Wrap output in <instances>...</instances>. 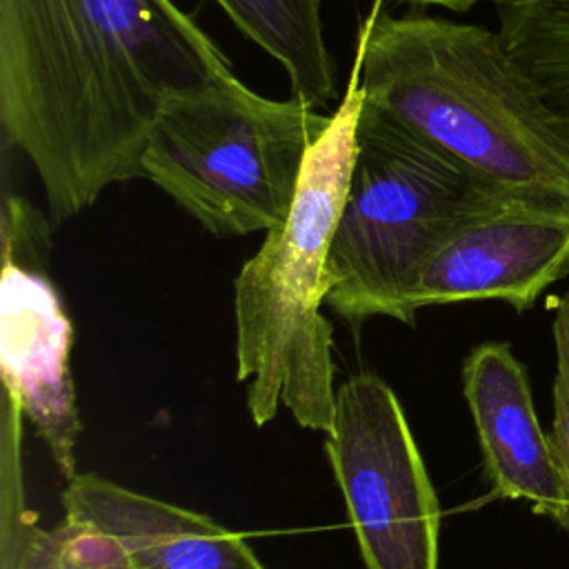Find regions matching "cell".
Masks as SVG:
<instances>
[{
    "mask_svg": "<svg viewBox=\"0 0 569 569\" xmlns=\"http://www.w3.org/2000/svg\"><path fill=\"white\" fill-rule=\"evenodd\" d=\"M49 227L33 207L4 198L0 276V369L9 402L47 445L60 473L76 471L80 416L71 373L73 325L60 291L47 276L40 244Z\"/></svg>",
    "mask_w": 569,
    "mask_h": 569,
    "instance_id": "obj_7",
    "label": "cell"
},
{
    "mask_svg": "<svg viewBox=\"0 0 569 569\" xmlns=\"http://www.w3.org/2000/svg\"><path fill=\"white\" fill-rule=\"evenodd\" d=\"M569 273V202L491 191L425 260L411 311L460 300H502L516 311Z\"/></svg>",
    "mask_w": 569,
    "mask_h": 569,
    "instance_id": "obj_8",
    "label": "cell"
},
{
    "mask_svg": "<svg viewBox=\"0 0 569 569\" xmlns=\"http://www.w3.org/2000/svg\"><path fill=\"white\" fill-rule=\"evenodd\" d=\"M553 347H556V378H553V425L551 447L567 487L569 500V287L556 305L553 316ZM562 529L569 533V511Z\"/></svg>",
    "mask_w": 569,
    "mask_h": 569,
    "instance_id": "obj_13",
    "label": "cell"
},
{
    "mask_svg": "<svg viewBox=\"0 0 569 569\" xmlns=\"http://www.w3.org/2000/svg\"><path fill=\"white\" fill-rule=\"evenodd\" d=\"M353 67L367 102L482 182L569 202V118L549 104L498 31L371 11L358 31Z\"/></svg>",
    "mask_w": 569,
    "mask_h": 569,
    "instance_id": "obj_2",
    "label": "cell"
},
{
    "mask_svg": "<svg viewBox=\"0 0 569 569\" xmlns=\"http://www.w3.org/2000/svg\"><path fill=\"white\" fill-rule=\"evenodd\" d=\"M362 107L358 69L309 149L293 200L233 280L236 378L256 427L287 409L327 433L336 405L333 325L322 313L327 258L349 189Z\"/></svg>",
    "mask_w": 569,
    "mask_h": 569,
    "instance_id": "obj_3",
    "label": "cell"
},
{
    "mask_svg": "<svg viewBox=\"0 0 569 569\" xmlns=\"http://www.w3.org/2000/svg\"><path fill=\"white\" fill-rule=\"evenodd\" d=\"M329 122L316 107L264 98L229 71L164 102L147 136L142 178L213 236L269 231Z\"/></svg>",
    "mask_w": 569,
    "mask_h": 569,
    "instance_id": "obj_5",
    "label": "cell"
},
{
    "mask_svg": "<svg viewBox=\"0 0 569 569\" xmlns=\"http://www.w3.org/2000/svg\"><path fill=\"white\" fill-rule=\"evenodd\" d=\"M64 518L116 540L129 569H264L244 536L213 518L78 473L62 491Z\"/></svg>",
    "mask_w": 569,
    "mask_h": 569,
    "instance_id": "obj_10",
    "label": "cell"
},
{
    "mask_svg": "<svg viewBox=\"0 0 569 569\" xmlns=\"http://www.w3.org/2000/svg\"><path fill=\"white\" fill-rule=\"evenodd\" d=\"M398 2H411V4H433V7H445L449 11H469L473 4L485 2V0H398Z\"/></svg>",
    "mask_w": 569,
    "mask_h": 569,
    "instance_id": "obj_14",
    "label": "cell"
},
{
    "mask_svg": "<svg viewBox=\"0 0 569 569\" xmlns=\"http://www.w3.org/2000/svg\"><path fill=\"white\" fill-rule=\"evenodd\" d=\"M100 569H129L127 565H116V567H100Z\"/></svg>",
    "mask_w": 569,
    "mask_h": 569,
    "instance_id": "obj_15",
    "label": "cell"
},
{
    "mask_svg": "<svg viewBox=\"0 0 569 569\" xmlns=\"http://www.w3.org/2000/svg\"><path fill=\"white\" fill-rule=\"evenodd\" d=\"M238 31L269 53L289 78L291 96L322 107L338 96L325 42L320 0H213Z\"/></svg>",
    "mask_w": 569,
    "mask_h": 569,
    "instance_id": "obj_11",
    "label": "cell"
},
{
    "mask_svg": "<svg viewBox=\"0 0 569 569\" xmlns=\"http://www.w3.org/2000/svg\"><path fill=\"white\" fill-rule=\"evenodd\" d=\"M229 71L171 0H0V124L36 169L51 222L142 178L164 102Z\"/></svg>",
    "mask_w": 569,
    "mask_h": 569,
    "instance_id": "obj_1",
    "label": "cell"
},
{
    "mask_svg": "<svg viewBox=\"0 0 569 569\" xmlns=\"http://www.w3.org/2000/svg\"><path fill=\"white\" fill-rule=\"evenodd\" d=\"M462 393L491 496L529 500L562 527L567 487L551 440L536 418L527 371L507 342H482L465 358Z\"/></svg>",
    "mask_w": 569,
    "mask_h": 569,
    "instance_id": "obj_9",
    "label": "cell"
},
{
    "mask_svg": "<svg viewBox=\"0 0 569 569\" xmlns=\"http://www.w3.org/2000/svg\"><path fill=\"white\" fill-rule=\"evenodd\" d=\"M367 569H438L440 505L396 391L373 371L336 389L325 433Z\"/></svg>",
    "mask_w": 569,
    "mask_h": 569,
    "instance_id": "obj_6",
    "label": "cell"
},
{
    "mask_svg": "<svg viewBox=\"0 0 569 569\" xmlns=\"http://www.w3.org/2000/svg\"><path fill=\"white\" fill-rule=\"evenodd\" d=\"M498 33L549 104L569 118V0H496Z\"/></svg>",
    "mask_w": 569,
    "mask_h": 569,
    "instance_id": "obj_12",
    "label": "cell"
},
{
    "mask_svg": "<svg viewBox=\"0 0 569 569\" xmlns=\"http://www.w3.org/2000/svg\"><path fill=\"white\" fill-rule=\"evenodd\" d=\"M491 191L438 144L362 98L325 305L349 325L373 316L413 325L409 298L425 260Z\"/></svg>",
    "mask_w": 569,
    "mask_h": 569,
    "instance_id": "obj_4",
    "label": "cell"
}]
</instances>
